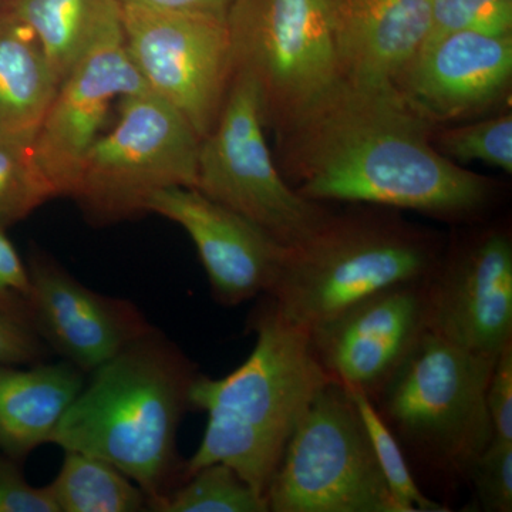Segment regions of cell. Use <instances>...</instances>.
<instances>
[{
  "instance_id": "9c48e42d",
  "label": "cell",
  "mask_w": 512,
  "mask_h": 512,
  "mask_svg": "<svg viewBox=\"0 0 512 512\" xmlns=\"http://www.w3.org/2000/svg\"><path fill=\"white\" fill-rule=\"evenodd\" d=\"M195 188L286 248L302 244L332 215L282 175L266 143L258 90L244 73L232 74L220 117L201 140Z\"/></svg>"
},
{
  "instance_id": "d6986e66",
  "label": "cell",
  "mask_w": 512,
  "mask_h": 512,
  "mask_svg": "<svg viewBox=\"0 0 512 512\" xmlns=\"http://www.w3.org/2000/svg\"><path fill=\"white\" fill-rule=\"evenodd\" d=\"M57 89L36 37L0 8V136L33 141Z\"/></svg>"
},
{
  "instance_id": "83f0119b",
  "label": "cell",
  "mask_w": 512,
  "mask_h": 512,
  "mask_svg": "<svg viewBox=\"0 0 512 512\" xmlns=\"http://www.w3.org/2000/svg\"><path fill=\"white\" fill-rule=\"evenodd\" d=\"M480 510L512 511V441L493 439L468 471Z\"/></svg>"
},
{
  "instance_id": "ac0fdd59",
  "label": "cell",
  "mask_w": 512,
  "mask_h": 512,
  "mask_svg": "<svg viewBox=\"0 0 512 512\" xmlns=\"http://www.w3.org/2000/svg\"><path fill=\"white\" fill-rule=\"evenodd\" d=\"M84 383L83 370L67 360L0 366V451L18 461L50 443Z\"/></svg>"
},
{
  "instance_id": "484cf974",
  "label": "cell",
  "mask_w": 512,
  "mask_h": 512,
  "mask_svg": "<svg viewBox=\"0 0 512 512\" xmlns=\"http://www.w3.org/2000/svg\"><path fill=\"white\" fill-rule=\"evenodd\" d=\"M453 33L512 35V0H431L423 43Z\"/></svg>"
},
{
  "instance_id": "7402d4cb",
  "label": "cell",
  "mask_w": 512,
  "mask_h": 512,
  "mask_svg": "<svg viewBox=\"0 0 512 512\" xmlns=\"http://www.w3.org/2000/svg\"><path fill=\"white\" fill-rule=\"evenodd\" d=\"M158 512H266L268 504L234 468L214 463L148 503Z\"/></svg>"
},
{
  "instance_id": "44dd1931",
  "label": "cell",
  "mask_w": 512,
  "mask_h": 512,
  "mask_svg": "<svg viewBox=\"0 0 512 512\" xmlns=\"http://www.w3.org/2000/svg\"><path fill=\"white\" fill-rule=\"evenodd\" d=\"M64 453L59 474L46 485L59 512L147 510V494L119 468L79 451Z\"/></svg>"
},
{
  "instance_id": "ffe728a7",
  "label": "cell",
  "mask_w": 512,
  "mask_h": 512,
  "mask_svg": "<svg viewBox=\"0 0 512 512\" xmlns=\"http://www.w3.org/2000/svg\"><path fill=\"white\" fill-rule=\"evenodd\" d=\"M0 8L33 33L59 86L121 15L120 0H3Z\"/></svg>"
},
{
  "instance_id": "3957f363",
  "label": "cell",
  "mask_w": 512,
  "mask_h": 512,
  "mask_svg": "<svg viewBox=\"0 0 512 512\" xmlns=\"http://www.w3.org/2000/svg\"><path fill=\"white\" fill-rule=\"evenodd\" d=\"M90 373L50 443L113 464L150 503L171 490L177 431L198 372L156 329Z\"/></svg>"
},
{
  "instance_id": "30bf717a",
  "label": "cell",
  "mask_w": 512,
  "mask_h": 512,
  "mask_svg": "<svg viewBox=\"0 0 512 512\" xmlns=\"http://www.w3.org/2000/svg\"><path fill=\"white\" fill-rule=\"evenodd\" d=\"M121 28L148 89L202 140L220 117L234 74L227 19L121 3Z\"/></svg>"
},
{
  "instance_id": "4316f807",
  "label": "cell",
  "mask_w": 512,
  "mask_h": 512,
  "mask_svg": "<svg viewBox=\"0 0 512 512\" xmlns=\"http://www.w3.org/2000/svg\"><path fill=\"white\" fill-rule=\"evenodd\" d=\"M50 352L28 299L19 293H0V366L36 365Z\"/></svg>"
},
{
  "instance_id": "4fadbf2b",
  "label": "cell",
  "mask_w": 512,
  "mask_h": 512,
  "mask_svg": "<svg viewBox=\"0 0 512 512\" xmlns=\"http://www.w3.org/2000/svg\"><path fill=\"white\" fill-rule=\"evenodd\" d=\"M426 281L390 286L309 332L330 379L372 396L427 330Z\"/></svg>"
},
{
  "instance_id": "52a82bcc",
  "label": "cell",
  "mask_w": 512,
  "mask_h": 512,
  "mask_svg": "<svg viewBox=\"0 0 512 512\" xmlns=\"http://www.w3.org/2000/svg\"><path fill=\"white\" fill-rule=\"evenodd\" d=\"M266 503L272 512H402L343 384H326L303 414Z\"/></svg>"
},
{
  "instance_id": "6da1fadb",
  "label": "cell",
  "mask_w": 512,
  "mask_h": 512,
  "mask_svg": "<svg viewBox=\"0 0 512 512\" xmlns=\"http://www.w3.org/2000/svg\"><path fill=\"white\" fill-rule=\"evenodd\" d=\"M433 124L392 82L342 76L276 128L282 175L316 202L410 210L441 220L476 217L494 184L441 156Z\"/></svg>"
},
{
  "instance_id": "ba28073f",
  "label": "cell",
  "mask_w": 512,
  "mask_h": 512,
  "mask_svg": "<svg viewBox=\"0 0 512 512\" xmlns=\"http://www.w3.org/2000/svg\"><path fill=\"white\" fill-rule=\"evenodd\" d=\"M227 26L232 70L254 82L265 127H281L343 76L326 0H234Z\"/></svg>"
},
{
  "instance_id": "4dcf8cb0",
  "label": "cell",
  "mask_w": 512,
  "mask_h": 512,
  "mask_svg": "<svg viewBox=\"0 0 512 512\" xmlns=\"http://www.w3.org/2000/svg\"><path fill=\"white\" fill-rule=\"evenodd\" d=\"M29 291L28 265L20 258L15 245L6 234V228L0 227V293H19L26 298Z\"/></svg>"
},
{
  "instance_id": "cb8c5ba5",
  "label": "cell",
  "mask_w": 512,
  "mask_h": 512,
  "mask_svg": "<svg viewBox=\"0 0 512 512\" xmlns=\"http://www.w3.org/2000/svg\"><path fill=\"white\" fill-rule=\"evenodd\" d=\"M346 387V386H345ZM356 404L357 412L362 417L373 451L384 480L389 485L390 493L402 512H444L448 508L431 500L420 490L412 476L407 458L399 440L389 429L369 394L353 387H346Z\"/></svg>"
},
{
  "instance_id": "8992f818",
  "label": "cell",
  "mask_w": 512,
  "mask_h": 512,
  "mask_svg": "<svg viewBox=\"0 0 512 512\" xmlns=\"http://www.w3.org/2000/svg\"><path fill=\"white\" fill-rule=\"evenodd\" d=\"M200 144L183 114L151 90L123 97L119 121L90 148L69 198L93 225L140 217L154 192L197 187Z\"/></svg>"
},
{
  "instance_id": "603a6c76",
  "label": "cell",
  "mask_w": 512,
  "mask_h": 512,
  "mask_svg": "<svg viewBox=\"0 0 512 512\" xmlns=\"http://www.w3.org/2000/svg\"><path fill=\"white\" fill-rule=\"evenodd\" d=\"M56 192L33 154L32 141L0 136V227L26 220Z\"/></svg>"
},
{
  "instance_id": "1f68e13d",
  "label": "cell",
  "mask_w": 512,
  "mask_h": 512,
  "mask_svg": "<svg viewBox=\"0 0 512 512\" xmlns=\"http://www.w3.org/2000/svg\"><path fill=\"white\" fill-rule=\"evenodd\" d=\"M121 3L148 6V8L175 10V12L201 13L227 19L229 6L234 0H120Z\"/></svg>"
},
{
  "instance_id": "d4e9b609",
  "label": "cell",
  "mask_w": 512,
  "mask_h": 512,
  "mask_svg": "<svg viewBox=\"0 0 512 512\" xmlns=\"http://www.w3.org/2000/svg\"><path fill=\"white\" fill-rule=\"evenodd\" d=\"M431 143L453 163H481L512 173V116L490 117L461 126L433 130Z\"/></svg>"
},
{
  "instance_id": "8fae6325",
  "label": "cell",
  "mask_w": 512,
  "mask_h": 512,
  "mask_svg": "<svg viewBox=\"0 0 512 512\" xmlns=\"http://www.w3.org/2000/svg\"><path fill=\"white\" fill-rule=\"evenodd\" d=\"M146 90L128 56L120 15L60 83L33 138V154L56 197L72 194L84 158L104 133L111 104Z\"/></svg>"
},
{
  "instance_id": "f1b7e54d",
  "label": "cell",
  "mask_w": 512,
  "mask_h": 512,
  "mask_svg": "<svg viewBox=\"0 0 512 512\" xmlns=\"http://www.w3.org/2000/svg\"><path fill=\"white\" fill-rule=\"evenodd\" d=\"M0 512H59L47 487H32L15 460L0 456Z\"/></svg>"
},
{
  "instance_id": "7c38bea8",
  "label": "cell",
  "mask_w": 512,
  "mask_h": 512,
  "mask_svg": "<svg viewBox=\"0 0 512 512\" xmlns=\"http://www.w3.org/2000/svg\"><path fill=\"white\" fill-rule=\"evenodd\" d=\"M427 330L458 348L497 357L512 340V241L488 229L448 254L427 279Z\"/></svg>"
},
{
  "instance_id": "2e32d148",
  "label": "cell",
  "mask_w": 512,
  "mask_h": 512,
  "mask_svg": "<svg viewBox=\"0 0 512 512\" xmlns=\"http://www.w3.org/2000/svg\"><path fill=\"white\" fill-rule=\"evenodd\" d=\"M512 79V35L453 33L423 43L393 86L434 127L493 109Z\"/></svg>"
},
{
  "instance_id": "d6a6232c",
  "label": "cell",
  "mask_w": 512,
  "mask_h": 512,
  "mask_svg": "<svg viewBox=\"0 0 512 512\" xmlns=\"http://www.w3.org/2000/svg\"><path fill=\"white\" fill-rule=\"evenodd\" d=\"M2 2H3V0H0V3H2Z\"/></svg>"
},
{
  "instance_id": "277c9868",
  "label": "cell",
  "mask_w": 512,
  "mask_h": 512,
  "mask_svg": "<svg viewBox=\"0 0 512 512\" xmlns=\"http://www.w3.org/2000/svg\"><path fill=\"white\" fill-rule=\"evenodd\" d=\"M335 214L302 244L288 248L265 293L279 315L306 332L373 293L426 281L440 264L436 235L390 208Z\"/></svg>"
},
{
  "instance_id": "9a60e30c",
  "label": "cell",
  "mask_w": 512,
  "mask_h": 512,
  "mask_svg": "<svg viewBox=\"0 0 512 512\" xmlns=\"http://www.w3.org/2000/svg\"><path fill=\"white\" fill-rule=\"evenodd\" d=\"M28 271L26 299L40 336L84 373L156 330L134 303L92 291L39 249Z\"/></svg>"
},
{
  "instance_id": "e0dca14e",
  "label": "cell",
  "mask_w": 512,
  "mask_h": 512,
  "mask_svg": "<svg viewBox=\"0 0 512 512\" xmlns=\"http://www.w3.org/2000/svg\"><path fill=\"white\" fill-rule=\"evenodd\" d=\"M431 0H326L343 76L393 82L423 45Z\"/></svg>"
},
{
  "instance_id": "7a4b0ae2",
  "label": "cell",
  "mask_w": 512,
  "mask_h": 512,
  "mask_svg": "<svg viewBox=\"0 0 512 512\" xmlns=\"http://www.w3.org/2000/svg\"><path fill=\"white\" fill-rule=\"evenodd\" d=\"M265 302L252 323L256 343L248 359L221 379L198 373L191 384V409L207 413L208 420L184 477L224 463L266 500L293 431L332 379L313 352L309 332Z\"/></svg>"
},
{
  "instance_id": "5b68a950",
  "label": "cell",
  "mask_w": 512,
  "mask_h": 512,
  "mask_svg": "<svg viewBox=\"0 0 512 512\" xmlns=\"http://www.w3.org/2000/svg\"><path fill=\"white\" fill-rule=\"evenodd\" d=\"M495 359L426 330L370 399L400 446L426 466L467 480L493 440L487 389Z\"/></svg>"
},
{
  "instance_id": "5bb4252c",
  "label": "cell",
  "mask_w": 512,
  "mask_h": 512,
  "mask_svg": "<svg viewBox=\"0 0 512 512\" xmlns=\"http://www.w3.org/2000/svg\"><path fill=\"white\" fill-rule=\"evenodd\" d=\"M146 210L190 235L222 305H241L274 285L288 248L238 212L188 187L154 192Z\"/></svg>"
},
{
  "instance_id": "f546056e",
  "label": "cell",
  "mask_w": 512,
  "mask_h": 512,
  "mask_svg": "<svg viewBox=\"0 0 512 512\" xmlns=\"http://www.w3.org/2000/svg\"><path fill=\"white\" fill-rule=\"evenodd\" d=\"M493 439L512 441V340L495 359L487 389Z\"/></svg>"
}]
</instances>
